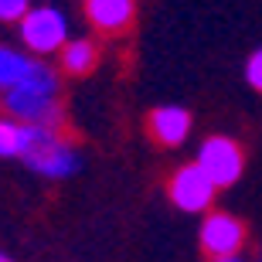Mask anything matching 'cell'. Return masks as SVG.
<instances>
[{"label":"cell","mask_w":262,"mask_h":262,"mask_svg":"<svg viewBox=\"0 0 262 262\" xmlns=\"http://www.w3.org/2000/svg\"><path fill=\"white\" fill-rule=\"evenodd\" d=\"M31 10V0H0V20L10 24V20H24V14Z\"/></svg>","instance_id":"7c38bea8"},{"label":"cell","mask_w":262,"mask_h":262,"mask_svg":"<svg viewBox=\"0 0 262 262\" xmlns=\"http://www.w3.org/2000/svg\"><path fill=\"white\" fill-rule=\"evenodd\" d=\"M20 160L34 170V174L48 177V181H61L72 177L82 167L75 143L68 140L61 129H48V126H31L24 123V143H20Z\"/></svg>","instance_id":"7a4b0ae2"},{"label":"cell","mask_w":262,"mask_h":262,"mask_svg":"<svg viewBox=\"0 0 262 262\" xmlns=\"http://www.w3.org/2000/svg\"><path fill=\"white\" fill-rule=\"evenodd\" d=\"M82 10H85L89 24L109 38L126 34L136 20V0H82Z\"/></svg>","instance_id":"52a82bcc"},{"label":"cell","mask_w":262,"mask_h":262,"mask_svg":"<svg viewBox=\"0 0 262 262\" xmlns=\"http://www.w3.org/2000/svg\"><path fill=\"white\" fill-rule=\"evenodd\" d=\"M198 167L214 181V187H232L245 170V150L232 136H208L198 150Z\"/></svg>","instance_id":"5b68a950"},{"label":"cell","mask_w":262,"mask_h":262,"mask_svg":"<svg viewBox=\"0 0 262 262\" xmlns=\"http://www.w3.org/2000/svg\"><path fill=\"white\" fill-rule=\"evenodd\" d=\"M20 143H24V123L0 116V157H20Z\"/></svg>","instance_id":"8fae6325"},{"label":"cell","mask_w":262,"mask_h":262,"mask_svg":"<svg viewBox=\"0 0 262 262\" xmlns=\"http://www.w3.org/2000/svg\"><path fill=\"white\" fill-rule=\"evenodd\" d=\"M31 68H34V58H28V55H20V51L0 45V92L14 89Z\"/></svg>","instance_id":"30bf717a"},{"label":"cell","mask_w":262,"mask_h":262,"mask_svg":"<svg viewBox=\"0 0 262 262\" xmlns=\"http://www.w3.org/2000/svg\"><path fill=\"white\" fill-rule=\"evenodd\" d=\"M146 133L160 146H181L191 133V113L181 106H157L146 116Z\"/></svg>","instance_id":"ba28073f"},{"label":"cell","mask_w":262,"mask_h":262,"mask_svg":"<svg viewBox=\"0 0 262 262\" xmlns=\"http://www.w3.org/2000/svg\"><path fill=\"white\" fill-rule=\"evenodd\" d=\"M17 31L31 55H55L68 45V20L58 7H31Z\"/></svg>","instance_id":"3957f363"},{"label":"cell","mask_w":262,"mask_h":262,"mask_svg":"<svg viewBox=\"0 0 262 262\" xmlns=\"http://www.w3.org/2000/svg\"><path fill=\"white\" fill-rule=\"evenodd\" d=\"M0 262H14V259H10V255H7V252H0Z\"/></svg>","instance_id":"5bb4252c"},{"label":"cell","mask_w":262,"mask_h":262,"mask_svg":"<svg viewBox=\"0 0 262 262\" xmlns=\"http://www.w3.org/2000/svg\"><path fill=\"white\" fill-rule=\"evenodd\" d=\"M222 262H245V259H238V255H235V259H222Z\"/></svg>","instance_id":"9a60e30c"},{"label":"cell","mask_w":262,"mask_h":262,"mask_svg":"<svg viewBox=\"0 0 262 262\" xmlns=\"http://www.w3.org/2000/svg\"><path fill=\"white\" fill-rule=\"evenodd\" d=\"M10 119L31 123V126H48L65 129V109H61V78L58 72L45 61H34L28 75L20 78L14 89L0 96Z\"/></svg>","instance_id":"6da1fadb"},{"label":"cell","mask_w":262,"mask_h":262,"mask_svg":"<svg viewBox=\"0 0 262 262\" xmlns=\"http://www.w3.org/2000/svg\"><path fill=\"white\" fill-rule=\"evenodd\" d=\"M245 82H249L255 92H262V48H255L252 55H249V61H245Z\"/></svg>","instance_id":"4fadbf2b"},{"label":"cell","mask_w":262,"mask_h":262,"mask_svg":"<svg viewBox=\"0 0 262 262\" xmlns=\"http://www.w3.org/2000/svg\"><path fill=\"white\" fill-rule=\"evenodd\" d=\"M58 65L65 75H89L99 65V45L89 38H68V45L58 51Z\"/></svg>","instance_id":"9c48e42d"},{"label":"cell","mask_w":262,"mask_h":262,"mask_svg":"<svg viewBox=\"0 0 262 262\" xmlns=\"http://www.w3.org/2000/svg\"><path fill=\"white\" fill-rule=\"evenodd\" d=\"M167 194H170V201L181 208V211H208L214 201V194H218V187H214V181L208 174H204L201 167L194 164H184L177 167L174 177H170V184H167Z\"/></svg>","instance_id":"8992f818"},{"label":"cell","mask_w":262,"mask_h":262,"mask_svg":"<svg viewBox=\"0 0 262 262\" xmlns=\"http://www.w3.org/2000/svg\"><path fill=\"white\" fill-rule=\"evenodd\" d=\"M245 238H249V228H245L242 218H235L228 211H208L201 222V252L211 262L222 259H235V255L245 249Z\"/></svg>","instance_id":"277c9868"}]
</instances>
